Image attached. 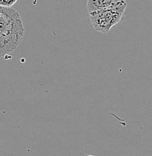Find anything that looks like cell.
<instances>
[{"label":"cell","mask_w":152,"mask_h":156,"mask_svg":"<svg viewBox=\"0 0 152 156\" xmlns=\"http://www.w3.org/2000/svg\"><path fill=\"white\" fill-rule=\"evenodd\" d=\"M84 156H94V155H84Z\"/></svg>","instance_id":"obj_5"},{"label":"cell","mask_w":152,"mask_h":156,"mask_svg":"<svg viewBox=\"0 0 152 156\" xmlns=\"http://www.w3.org/2000/svg\"><path fill=\"white\" fill-rule=\"evenodd\" d=\"M126 8L127 3L122 0L108 9L90 13V20L93 27L97 32L108 33L112 27L120 22Z\"/></svg>","instance_id":"obj_2"},{"label":"cell","mask_w":152,"mask_h":156,"mask_svg":"<svg viewBox=\"0 0 152 156\" xmlns=\"http://www.w3.org/2000/svg\"><path fill=\"white\" fill-rule=\"evenodd\" d=\"M122 0H87V9L88 13L99 11L111 7Z\"/></svg>","instance_id":"obj_3"},{"label":"cell","mask_w":152,"mask_h":156,"mask_svg":"<svg viewBox=\"0 0 152 156\" xmlns=\"http://www.w3.org/2000/svg\"><path fill=\"white\" fill-rule=\"evenodd\" d=\"M24 36L20 14L11 8L0 6V57L15 50Z\"/></svg>","instance_id":"obj_1"},{"label":"cell","mask_w":152,"mask_h":156,"mask_svg":"<svg viewBox=\"0 0 152 156\" xmlns=\"http://www.w3.org/2000/svg\"><path fill=\"white\" fill-rule=\"evenodd\" d=\"M17 0H0V6L4 8H11V6L14 5Z\"/></svg>","instance_id":"obj_4"}]
</instances>
